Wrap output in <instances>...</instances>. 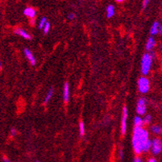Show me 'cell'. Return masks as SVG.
Listing matches in <instances>:
<instances>
[{
	"instance_id": "4fadbf2b",
	"label": "cell",
	"mask_w": 162,
	"mask_h": 162,
	"mask_svg": "<svg viewBox=\"0 0 162 162\" xmlns=\"http://www.w3.org/2000/svg\"><path fill=\"white\" fill-rule=\"evenodd\" d=\"M115 13V7L113 5H108L107 7V18H111L114 16Z\"/></svg>"
},
{
	"instance_id": "e0dca14e",
	"label": "cell",
	"mask_w": 162,
	"mask_h": 162,
	"mask_svg": "<svg viewBox=\"0 0 162 162\" xmlns=\"http://www.w3.org/2000/svg\"><path fill=\"white\" fill-rule=\"evenodd\" d=\"M47 22L48 21L46 17H43V18L40 20L39 24H38V28H39V29H43L44 27V25H45V24L47 23Z\"/></svg>"
},
{
	"instance_id": "ffe728a7",
	"label": "cell",
	"mask_w": 162,
	"mask_h": 162,
	"mask_svg": "<svg viewBox=\"0 0 162 162\" xmlns=\"http://www.w3.org/2000/svg\"><path fill=\"white\" fill-rule=\"evenodd\" d=\"M151 121H152V115H147L146 116L144 117V124H148V123H150Z\"/></svg>"
},
{
	"instance_id": "ba28073f",
	"label": "cell",
	"mask_w": 162,
	"mask_h": 162,
	"mask_svg": "<svg viewBox=\"0 0 162 162\" xmlns=\"http://www.w3.org/2000/svg\"><path fill=\"white\" fill-rule=\"evenodd\" d=\"M15 33H16V35L20 36L21 37L24 38V39H26V40H31V39H32V36H30L29 34L26 32L25 30L22 29V28H16V29L15 30Z\"/></svg>"
},
{
	"instance_id": "f546056e",
	"label": "cell",
	"mask_w": 162,
	"mask_h": 162,
	"mask_svg": "<svg viewBox=\"0 0 162 162\" xmlns=\"http://www.w3.org/2000/svg\"><path fill=\"white\" fill-rule=\"evenodd\" d=\"M117 2H123L125 1V0H115Z\"/></svg>"
},
{
	"instance_id": "9a60e30c",
	"label": "cell",
	"mask_w": 162,
	"mask_h": 162,
	"mask_svg": "<svg viewBox=\"0 0 162 162\" xmlns=\"http://www.w3.org/2000/svg\"><path fill=\"white\" fill-rule=\"evenodd\" d=\"M151 131L156 135H159L162 132V127L159 125H153L151 127Z\"/></svg>"
},
{
	"instance_id": "603a6c76",
	"label": "cell",
	"mask_w": 162,
	"mask_h": 162,
	"mask_svg": "<svg viewBox=\"0 0 162 162\" xmlns=\"http://www.w3.org/2000/svg\"><path fill=\"white\" fill-rule=\"evenodd\" d=\"M75 14L74 13H69V15H68V19H69V20H73L74 19H75Z\"/></svg>"
},
{
	"instance_id": "7402d4cb",
	"label": "cell",
	"mask_w": 162,
	"mask_h": 162,
	"mask_svg": "<svg viewBox=\"0 0 162 162\" xmlns=\"http://www.w3.org/2000/svg\"><path fill=\"white\" fill-rule=\"evenodd\" d=\"M149 2H150V0H144L143 1V9H145L148 7Z\"/></svg>"
},
{
	"instance_id": "30bf717a",
	"label": "cell",
	"mask_w": 162,
	"mask_h": 162,
	"mask_svg": "<svg viewBox=\"0 0 162 162\" xmlns=\"http://www.w3.org/2000/svg\"><path fill=\"white\" fill-rule=\"evenodd\" d=\"M63 99L65 103H67L69 99V85L68 82H65L64 85Z\"/></svg>"
},
{
	"instance_id": "7a4b0ae2",
	"label": "cell",
	"mask_w": 162,
	"mask_h": 162,
	"mask_svg": "<svg viewBox=\"0 0 162 162\" xmlns=\"http://www.w3.org/2000/svg\"><path fill=\"white\" fill-rule=\"evenodd\" d=\"M152 57L151 53H145L141 60V73L144 75H148L152 63Z\"/></svg>"
},
{
	"instance_id": "8fae6325",
	"label": "cell",
	"mask_w": 162,
	"mask_h": 162,
	"mask_svg": "<svg viewBox=\"0 0 162 162\" xmlns=\"http://www.w3.org/2000/svg\"><path fill=\"white\" fill-rule=\"evenodd\" d=\"M160 25V24H159L158 22H154V23L152 24V27H151V29H150V33L152 36H155V35H156V34L159 33Z\"/></svg>"
},
{
	"instance_id": "3957f363",
	"label": "cell",
	"mask_w": 162,
	"mask_h": 162,
	"mask_svg": "<svg viewBox=\"0 0 162 162\" xmlns=\"http://www.w3.org/2000/svg\"><path fill=\"white\" fill-rule=\"evenodd\" d=\"M138 88L140 92L142 94H145L148 92L149 88H150V83L148 78L142 77H141L138 81Z\"/></svg>"
},
{
	"instance_id": "d4e9b609",
	"label": "cell",
	"mask_w": 162,
	"mask_h": 162,
	"mask_svg": "<svg viewBox=\"0 0 162 162\" xmlns=\"http://www.w3.org/2000/svg\"><path fill=\"white\" fill-rule=\"evenodd\" d=\"M119 158H120L121 160L123 158V152L122 149H120V150H119Z\"/></svg>"
},
{
	"instance_id": "2e32d148",
	"label": "cell",
	"mask_w": 162,
	"mask_h": 162,
	"mask_svg": "<svg viewBox=\"0 0 162 162\" xmlns=\"http://www.w3.org/2000/svg\"><path fill=\"white\" fill-rule=\"evenodd\" d=\"M53 95V88H50L49 90L48 91L47 95H46L45 99H44V104H47V103L50 101V99H52Z\"/></svg>"
},
{
	"instance_id": "52a82bcc",
	"label": "cell",
	"mask_w": 162,
	"mask_h": 162,
	"mask_svg": "<svg viewBox=\"0 0 162 162\" xmlns=\"http://www.w3.org/2000/svg\"><path fill=\"white\" fill-rule=\"evenodd\" d=\"M24 55L26 56L27 59L29 61V62L31 63V65H36V59H35V58H34L33 54H32V53L31 52V50H29L28 49H24Z\"/></svg>"
},
{
	"instance_id": "4316f807",
	"label": "cell",
	"mask_w": 162,
	"mask_h": 162,
	"mask_svg": "<svg viewBox=\"0 0 162 162\" xmlns=\"http://www.w3.org/2000/svg\"><path fill=\"white\" fill-rule=\"evenodd\" d=\"M159 34L162 36V24L160 25V29H159Z\"/></svg>"
},
{
	"instance_id": "d6986e66",
	"label": "cell",
	"mask_w": 162,
	"mask_h": 162,
	"mask_svg": "<svg viewBox=\"0 0 162 162\" xmlns=\"http://www.w3.org/2000/svg\"><path fill=\"white\" fill-rule=\"evenodd\" d=\"M151 148H152V141L150 140H148V141L146 143L145 146H144V152H148V151L150 150Z\"/></svg>"
},
{
	"instance_id": "277c9868",
	"label": "cell",
	"mask_w": 162,
	"mask_h": 162,
	"mask_svg": "<svg viewBox=\"0 0 162 162\" xmlns=\"http://www.w3.org/2000/svg\"><path fill=\"white\" fill-rule=\"evenodd\" d=\"M152 152L154 155H158L162 151V141L159 138H155L152 141Z\"/></svg>"
},
{
	"instance_id": "6da1fadb",
	"label": "cell",
	"mask_w": 162,
	"mask_h": 162,
	"mask_svg": "<svg viewBox=\"0 0 162 162\" xmlns=\"http://www.w3.org/2000/svg\"><path fill=\"white\" fill-rule=\"evenodd\" d=\"M149 140L148 132L143 127H135L133 131L132 146L137 154H141L144 152V148L146 143Z\"/></svg>"
},
{
	"instance_id": "cb8c5ba5",
	"label": "cell",
	"mask_w": 162,
	"mask_h": 162,
	"mask_svg": "<svg viewBox=\"0 0 162 162\" xmlns=\"http://www.w3.org/2000/svg\"><path fill=\"white\" fill-rule=\"evenodd\" d=\"M16 133H17L16 129L14 128V127H12V128L11 129V135H12V137H15L16 135Z\"/></svg>"
},
{
	"instance_id": "9c48e42d",
	"label": "cell",
	"mask_w": 162,
	"mask_h": 162,
	"mask_svg": "<svg viewBox=\"0 0 162 162\" xmlns=\"http://www.w3.org/2000/svg\"><path fill=\"white\" fill-rule=\"evenodd\" d=\"M24 15L27 17H28L29 19H34L36 17V10L32 7H27L24 9Z\"/></svg>"
},
{
	"instance_id": "ac0fdd59",
	"label": "cell",
	"mask_w": 162,
	"mask_h": 162,
	"mask_svg": "<svg viewBox=\"0 0 162 162\" xmlns=\"http://www.w3.org/2000/svg\"><path fill=\"white\" fill-rule=\"evenodd\" d=\"M79 131H80V136L83 137L85 134V126H84V123L81 121L79 123Z\"/></svg>"
},
{
	"instance_id": "f1b7e54d",
	"label": "cell",
	"mask_w": 162,
	"mask_h": 162,
	"mask_svg": "<svg viewBox=\"0 0 162 162\" xmlns=\"http://www.w3.org/2000/svg\"><path fill=\"white\" fill-rule=\"evenodd\" d=\"M3 162H12L9 159H7V157H3Z\"/></svg>"
},
{
	"instance_id": "44dd1931",
	"label": "cell",
	"mask_w": 162,
	"mask_h": 162,
	"mask_svg": "<svg viewBox=\"0 0 162 162\" xmlns=\"http://www.w3.org/2000/svg\"><path fill=\"white\" fill-rule=\"evenodd\" d=\"M44 34H47L48 32H49L50 30V24L49 22H47L45 24V25H44Z\"/></svg>"
},
{
	"instance_id": "5bb4252c",
	"label": "cell",
	"mask_w": 162,
	"mask_h": 162,
	"mask_svg": "<svg viewBox=\"0 0 162 162\" xmlns=\"http://www.w3.org/2000/svg\"><path fill=\"white\" fill-rule=\"evenodd\" d=\"M144 119H142L140 116H136L134 119V125L136 127H142L144 124Z\"/></svg>"
},
{
	"instance_id": "5b68a950",
	"label": "cell",
	"mask_w": 162,
	"mask_h": 162,
	"mask_svg": "<svg viewBox=\"0 0 162 162\" xmlns=\"http://www.w3.org/2000/svg\"><path fill=\"white\" fill-rule=\"evenodd\" d=\"M137 114L140 115H143L146 112V99L144 98H141L138 100L137 106Z\"/></svg>"
},
{
	"instance_id": "4dcf8cb0",
	"label": "cell",
	"mask_w": 162,
	"mask_h": 162,
	"mask_svg": "<svg viewBox=\"0 0 162 162\" xmlns=\"http://www.w3.org/2000/svg\"><path fill=\"white\" fill-rule=\"evenodd\" d=\"M37 162H38V161H37Z\"/></svg>"
},
{
	"instance_id": "8992f818",
	"label": "cell",
	"mask_w": 162,
	"mask_h": 162,
	"mask_svg": "<svg viewBox=\"0 0 162 162\" xmlns=\"http://www.w3.org/2000/svg\"><path fill=\"white\" fill-rule=\"evenodd\" d=\"M127 109L126 107L123 109L122 121H121V133L123 136H124L127 130Z\"/></svg>"
},
{
	"instance_id": "83f0119b",
	"label": "cell",
	"mask_w": 162,
	"mask_h": 162,
	"mask_svg": "<svg viewBox=\"0 0 162 162\" xmlns=\"http://www.w3.org/2000/svg\"><path fill=\"white\" fill-rule=\"evenodd\" d=\"M148 162H157V161H156V159H154V158H150V159H149V160H148Z\"/></svg>"
},
{
	"instance_id": "484cf974",
	"label": "cell",
	"mask_w": 162,
	"mask_h": 162,
	"mask_svg": "<svg viewBox=\"0 0 162 162\" xmlns=\"http://www.w3.org/2000/svg\"><path fill=\"white\" fill-rule=\"evenodd\" d=\"M133 162H143V160H141V158H140V157H136V158L134 159V160H133Z\"/></svg>"
},
{
	"instance_id": "7c38bea8",
	"label": "cell",
	"mask_w": 162,
	"mask_h": 162,
	"mask_svg": "<svg viewBox=\"0 0 162 162\" xmlns=\"http://www.w3.org/2000/svg\"><path fill=\"white\" fill-rule=\"evenodd\" d=\"M155 44H156V41H155V39L152 36H150L148 38V40H147V44H146V48L147 51H151V50L154 48Z\"/></svg>"
}]
</instances>
